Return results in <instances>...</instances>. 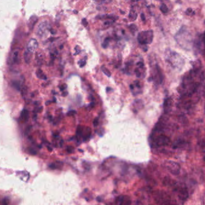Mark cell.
<instances>
[{
    "mask_svg": "<svg viewBox=\"0 0 205 205\" xmlns=\"http://www.w3.org/2000/svg\"><path fill=\"white\" fill-rule=\"evenodd\" d=\"M170 143V139L164 134H161L154 139V143L156 146H167Z\"/></svg>",
    "mask_w": 205,
    "mask_h": 205,
    "instance_id": "obj_9",
    "label": "cell"
},
{
    "mask_svg": "<svg viewBox=\"0 0 205 205\" xmlns=\"http://www.w3.org/2000/svg\"><path fill=\"white\" fill-rule=\"evenodd\" d=\"M94 1L95 2H98V3H102V2H104V1H106V0H94Z\"/></svg>",
    "mask_w": 205,
    "mask_h": 205,
    "instance_id": "obj_30",
    "label": "cell"
},
{
    "mask_svg": "<svg viewBox=\"0 0 205 205\" xmlns=\"http://www.w3.org/2000/svg\"><path fill=\"white\" fill-rule=\"evenodd\" d=\"M110 40H111V38L110 37H107L106 39L104 40L103 43L102 44V47L104 49L107 48L109 44V42H110Z\"/></svg>",
    "mask_w": 205,
    "mask_h": 205,
    "instance_id": "obj_21",
    "label": "cell"
},
{
    "mask_svg": "<svg viewBox=\"0 0 205 205\" xmlns=\"http://www.w3.org/2000/svg\"><path fill=\"white\" fill-rule=\"evenodd\" d=\"M152 79L158 84L161 83V82H163V77L162 72L158 65H157L154 69V73L152 74Z\"/></svg>",
    "mask_w": 205,
    "mask_h": 205,
    "instance_id": "obj_10",
    "label": "cell"
},
{
    "mask_svg": "<svg viewBox=\"0 0 205 205\" xmlns=\"http://www.w3.org/2000/svg\"><path fill=\"white\" fill-rule=\"evenodd\" d=\"M198 98L197 93L193 94L182 95L179 102V106L182 109H188L197 102Z\"/></svg>",
    "mask_w": 205,
    "mask_h": 205,
    "instance_id": "obj_5",
    "label": "cell"
},
{
    "mask_svg": "<svg viewBox=\"0 0 205 205\" xmlns=\"http://www.w3.org/2000/svg\"><path fill=\"white\" fill-rule=\"evenodd\" d=\"M12 83H12L13 86L15 87L17 90H20L21 85H20V83L18 81H13Z\"/></svg>",
    "mask_w": 205,
    "mask_h": 205,
    "instance_id": "obj_24",
    "label": "cell"
},
{
    "mask_svg": "<svg viewBox=\"0 0 205 205\" xmlns=\"http://www.w3.org/2000/svg\"><path fill=\"white\" fill-rule=\"evenodd\" d=\"M32 54L30 52L28 51L27 50H25V53H24V58L25 62L28 64L30 63L31 60L32 58Z\"/></svg>",
    "mask_w": 205,
    "mask_h": 205,
    "instance_id": "obj_15",
    "label": "cell"
},
{
    "mask_svg": "<svg viewBox=\"0 0 205 205\" xmlns=\"http://www.w3.org/2000/svg\"><path fill=\"white\" fill-rule=\"evenodd\" d=\"M186 14L187 15H194V12H193L192 8H188L186 11Z\"/></svg>",
    "mask_w": 205,
    "mask_h": 205,
    "instance_id": "obj_25",
    "label": "cell"
},
{
    "mask_svg": "<svg viewBox=\"0 0 205 205\" xmlns=\"http://www.w3.org/2000/svg\"><path fill=\"white\" fill-rule=\"evenodd\" d=\"M154 34L152 30L145 31L140 32L137 36V40L142 45H146L152 42Z\"/></svg>",
    "mask_w": 205,
    "mask_h": 205,
    "instance_id": "obj_6",
    "label": "cell"
},
{
    "mask_svg": "<svg viewBox=\"0 0 205 205\" xmlns=\"http://www.w3.org/2000/svg\"><path fill=\"white\" fill-rule=\"evenodd\" d=\"M154 197L159 205H177L176 200L164 191H157L154 194Z\"/></svg>",
    "mask_w": 205,
    "mask_h": 205,
    "instance_id": "obj_4",
    "label": "cell"
},
{
    "mask_svg": "<svg viewBox=\"0 0 205 205\" xmlns=\"http://www.w3.org/2000/svg\"><path fill=\"white\" fill-rule=\"evenodd\" d=\"M187 145V143L184 141H178L174 143V148H183L184 146H185Z\"/></svg>",
    "mask_w": 205,
    "mask_h": 205,
    "instance_id": "obj_16",
    "label": "cell"
},
{
    "mask_svg": "<svg viewBox=\"0 0 205 205\" xmlns=\"http://www.w3.org/2000/svg\"><path fill=\"white\" fill-rule=\"evenodd\" d=\"M130 29L131 30V31L134 32L135 31H137V26L134 24H132L130 26Z\"/></svg>",
    "mask_w": 205,
    "mask_h": 205,
    "instance_id": "obj_26",
    "label": "cell"
},
{
    "mask_svg": "<svg viewBox=\"0 0 205 205\" xmlns=\"http://www.w3.org/2000/svg\"><path fill=\"white\" fill-rule=\"evenodd\" d=\"M12 63L15 64H19L20 61V58H19V52L18 50H15L12 55Z\"/></svg>",
    "mask_w": 205,
    "mask_h": 205,
    "instance_id": "obj_13",
    "label": "cell"
},
{
    "mask_svg": "<svg viewBox=\"0 0 205 205\" xmlns=\"http://www.w3.org/2000/svg\"><path fill=\"white\" fill-rule=\"evenodd\" d=\"M111 23H112L111 22H109V21H107V22H104V25L109 26L111 25Z\"/></svg>",
    "mask_w": 205,
    "mask_h": 205,
    "instance_id": "obj_32",
    "label": "cell"
},
{
    "mask_svg": "<svg viewBox=\"0 0 205 205\" xmlns=\"http://www.w3.org/2000/svg\"><path fill=\"white\" fill-rule=\"evenodd\" d=\"M161 12L163 13H166L168 12V8L165 4H162L160 7Z\"/></svg>",
    "mask_w": 205,
    "mask_h": 205,
    "instance_id": "obj_22",
    "label": "cell"
},
{
    "mask_svg": "<svg viewBox=\"0 0 205 205\" xmlns=\"http://www.w3.org/2000/svg\"><path fill=\"white\" fill-rule=\"evenodd\" d=\"M166 61L170 64L174 69L181 70L184 65L185 61L181 56L176 52L167 49L165 52Z\"/></svg>",
    "mask_w": 205,
    "mask_h": 205,
    "instance_id": "obj_2",
    "label": "cell"
},
{
    "mask_svg": "<svg viewBox=\"0 0 205 205\" xmlns=\"http://www.w3.org/2000/svg\"><path fill=\"white\" fill-rule=\"evenodd\" d=\"M175 39L177 43L183 48L189 49L191 46V36L185 26L182 27L175 36Z\"/></svg>",
    "mask_w": 205,
    "mask_h": 205,
    "instance_id": "obj_3",
    "label": "cell"
},
{
    "mask_svg": "<svg viewBox=\"0 0 205 205\" xmlns=\"http://www.w3.org/2000/svg\"><path fill=\"white\" fill-rule=\"evenodd\" d=\"M102 71L103 72V73L106 75L108 77H111V73L110 71L104 66H102Z\"/></svg>",
    "mask_w": 205,
    "mask_h": 205,
    "instance_id": "obj_20",
    "label": "cell"
},
{
    "mask_svg": "<svg viewBox=\"0 0 205 205\" xmlns=\"http://www.w3.org/2000/svg\"><path fill=\"white\" fill-rule=\"evenodd\" d=\"M50 25L49 22H47V21H42L38 25L37 29V34L40 37H42L47 34V32L50 31Z\"/></svg>",
    "mask_w": 205,
    "mask_h": 205,
    "instance_id": "obj_8",
    "label": "cell"
},
{
    "mask_svg": "<svg viewBox=\"0 0 205 205\" xmlns=\"http://www.w3.org/2000/svg\"><path fill=\"white\" fill-rule=\"evenodd\" d=\"M203 78V73L199 67L196 65L182 78L179 88L180 94L181 95H186L196 93Z\"/></svg>",
    "mask_w": 205,
    "mask_h": 205,
    "instance_id": "obj_1",
    "label": "cell"
},
{
    "mask_svg": "<svg viewBox=\"0 0 205 205\" xmlns=\"http://www.w3.org/2000/svg\"><path fill=\"white\" fill-rule=\"evenodd\" d=\"M117 203L118 205H131V199L126 196H121L117 198Z\"/></svg>",
    "mask_w": 205,
    "mask_h": 205,
    "instance_id": "obj_12",
    "label": "cell"
},
{
    "mask_svg": "<svg viewBox=\"0 0 205 205\" xmlns=\"http://www.w3.org/2000/svg\"><path fill=\"white\" fill-rule=\"evenodd\" d=\"M93 124H94V126H97L98 125V119H95L94 120V122H93Z\"/></svg>",
    "mask_w": 205,
    "mask_h": 205,
    "instance_id": "obj_29",
    "label": "cell"
},
{
    "mask_svg": "<svg viewBox=\"0 0 205 205\" xmlns=\"http://www.w3.org/2000/svg\"><path fill=\"white\" fill-rule=\"evenodd\" d=\"M21 117H22V119H23L24 122H26L29 119V112H28V111L26 110V109H24V111H22V112Z\"/></svg>",
    "mask_w": 205,
    "mask_h": 205,
    "instance_id": "obj_18",
    "label": "cell"
},
{
    "mask_svg": "<svg viewBox=\"0 0 205 205\" xmlns=\"http://www.w3.org/2000/svg\"><path fill=\"white\" fill-rule=\"evenodd\" d=\"M36 76L38 78L40 79H43V80H46L47 79L46 76L44 74V73L40 69H38L36 71Z\"/></svg>",
    "mask_w": 205,
    "mask_h": 205,
    "instance_id": "obj_17",
    "label": "cell"
},
{
    "mask_svg": "<svg viewBox=\"0 0 205 205\" xmlns=\"http://www.w3.org/2000/svg\"><path fill=\"white\" fill-rule=\"evenodd\" d=\"M141 16V19H142V21H145V15L143 13H142Z\"/></svg>",
    "mask_w": 205,
    "mask_h": 205,
    "instance_id": "obj_33",
    "label": "cell"
},
{
    "mask_svg": "<svg viewBox=\"0 0 205 205\" xmlns=\"http://www.w3.org/2000/svg\"><path fill=\"white\" fill-rule=\"evenodd\" d=\"M137 17V13L134 11V10H131L130 12V14H129V17L130 18V19L133 21H135Z\"/></svg>",
    "mask_w": 205,
    "mask_h": 205,
    "instance_id": "obj_19",
    "label": "cell"
},
{
    "mask_svg": "<svg viewBox=\"0 0 205 205\" xmlns=\"http://www.w3.org/2000/svg\"><path fill=\"white\" fill-rule=\"evenodd\" d=\"M164 166L167 170L170 172L174 175H178L180 173L181 170V166L180 165L172 161H167L164 163Z\"/></svg>",
    "mask_w": 205,
    "mask_h": 205,
    "instance_id": "obj_7",
    "label": "cell"
},
{
    "mask_svg": "<svg viewBox=\"0 0 205 205\" xmlns=\"http://www.w3.org/2000/svg\"><path fill=\"white\" fill-rule=\"evenodd\" d=\"M67 87V86L66 85H62V86H61L60 87V89L61 90V91H63V90H64V89H65V88Z\"/></svg>",
    "mask_w": 205,
    "mask_h": 205,
    "instance_id": "obj_34",
    "label": "cell"
},
{
    "mask_svg": "<svg viewBox=\"0 0 205 205\" xmlns=\"http://www.w3.org/2000/svg\"><path fill=\"white\" fill-rule=\"evenodd\" d=\"M36 60L38 62V63L41 64L43 62V55L41 54H40L39 53L37 54L36 55Z\"/></svg>",
    "mask_w": 205,
    "mask_h": 205,
    "instance_id": "obj_23",
    "label": "cell"
},
{
    "mask_svg": "<svg viewBox=\"0 0 205 205\" xmlns=\"http://www.w3.org/2000/svg\"><path fill=\"white\" fill-rule=\"evenodd\" d=\"M172 107V100L170 98H167L164 103V109L166 113H168L171 109Z\"/></svg>",
    "mask_w": 205,
    "mask_h": 205,
    "instance_id": "obj_14",
    "label": "cell"
},
{
    "mask_svg": "<svg viewBox=\"0 0 205 205\" xmlns=\"http://www.w3.org/2000/svg\"><path fill=\"white\" fill-rule=\"evenodd\" d=\"M38 41H37V40L35 39H31L30 40V41H28V44H27V46H26V50L29 52H30L31 53H33L38 47Z\"/></svg>",
    "mask_w": 205,
    "mask_h": 205,
    "instance_id": "obj_11",
    "label": "cell"
},
{
    "mask_svg": "<svg viewBox=\"0 0 205 205\" xmlns=\"http://www.w3.org/2000/svg\"><path fill=\"white\" fill-rule=\"evenodd\" d=\"M50 31L51 32H52V34H55L56 31H54V30H50Z\"/></svg>",
    "mask_w": 205,
    "mask_h": 205,
    "instance_id": "obj_35",
    "label": "cell"
},
{
    "mask_svg": "<svg viewBox=\"0 0 205 205\" xmlns=\"http://www.w3.org/2000/svg\"><path fill=\"white\" fill-rule=\"evenodd\" d=\"M82 25H83L84 26H87V25H88V21H87V19H86L85 18H84V19H82Z\"/></svg>",
    "mask_w": 205,
    "mask_h": 205,
    "instance_id": "obj_28",
    "label": "cell"
},
{
    "mask_svg": "<svg viewBox=\"0 0 205 205\" xmlns=\"http://www.w3.org/2000/svg\"><path fill=\"white\" fill-rule=\"evenodd\" d=\"M1 205H8V199L6 198H4L2 201V203H1Z\"/></svg>",
    "mask_w": 205,
    "mask_h": 205,
    "instance_id": "obj_27",
    "label": "cell"
},
{
    "mask_svg": "<svg viewBox=\"0 0 205 205\" xmlns=\"http://www.w3.org/2000/svg\"><path fill=\"white\" fill-rule=\"evenodd\" d=\"M202 37H203V45H204V47L205 49V33L202 35Z\"/></svg>",
    "mask_w": 205,
    "mask_h": 205,
    "instance_id": "obj_31",
    "label": "cell"
}]
</instances>
